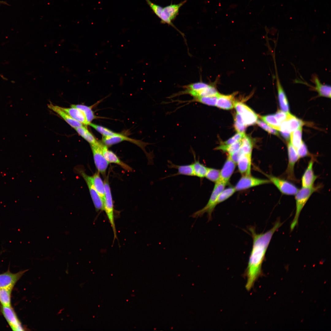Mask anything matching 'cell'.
Here are the masks:
<instances>
[{"instance_id": "obj_1", "label": "cell", "mask_w": 331, "mask_h": 331, "mask_svg": "<svg viewBox=\"0 0 331 331\" xmlns=\"http://www.w3.org/2000/svg\"><path fill=\"white\" fill-rule=\"evenodd\" d=\"M282 224L279 221H277L270 230L260 234L257 233L254 227L249 228L253 243L245 272L247 282L245 287L247 290L251 289L261 275L262 264L272 236Z\"/></svg>"}, {"instance_id": "obj_2", "label": "cell", "mask_w": 331, "mask_h": 331, "mask_svg": "<svg viewBox=\"0 0 331 331\" xmlns=\"http://www.w3.org/2000/svg\"><path fill=\"white\" fill-rule=\"evenodd\" d=\"M154 13L161 20L162 24H167L170 25L179 32L184 38L185 35L180 31L172 23L178 14L179 10L187 2L185 0L177 4H173L163 7L152 2L150 0H145Z\"/></svg>"}, {"instance_id": "obj_3", "label": "cell", "mask_w": 331, "mask_h": 331, "mask_svg": "<svg viewBox=\"0 0 331 331\" xmlns=\"http://www.w3.org/2000/svg\"><path fill=\"white\" fill-rule=\"evenodd\" d=\"M321 186H314L311 188L302 187L298 189L295 194L296 211L294 217L290 225L292 230L298 224L299 218L301 212L312 194L319 189Z\"/></svg>"}, {"instance_id": "obj_4", "label": "cell", "mask_w": 331, "mask_h": 331, "mask_svg": "<svg viewBox=\"0 0 331 331\" xmlns=\"http://www.w3.org/2000/svg\"><path fill=\"white\" fill-rule=\"evenodd\" d=\"M227 184V183L220 180L215 183L206 205L201 209L194 213L192 215V217L194 218H197L201 217L206 213L207 215L208 220H211L212 213L217 205L216 202L218 197Z\"/></svg>"}, {"instance_id": "obj_5", "label": "cell", "mask_w": 331, "mask_h": 331, "mask_svg": "<svg viewBox=\"0 0 331 331\" xmlns=\"http://www.w3.org/2000/svg\"><path fill=\"white\" fill-rule=\"evenodd\" d=\"M105 189V196L104 199V210L105 212L113 231L114 238H117L116 232L114 222L113 204L111 189L108 180L104 181Z\"/></svg>"}, {"instance_id": "obj_6", "label": "cell", "mask_w": 331, "mask_h": 331, "mask_svg": "<svg viewBox=\"0 0 331 331\" xmlns=\"http://www.w3.org/2000/svg\"><path fill=\"white\" fill-rule=\"evenodd\" d=\"M234 107L237 113L241 116L246 126L253 125L257 123L258 120L257 115L245 104L241 102L235 101Z\"/></svg>"}, {"instance_id": "obj_7", "label": "cell", "mask_w": 331, "mask_h": 331, "mask_svg": "<svg viewBox=\"0 0 331 331\" xmlns=\"http://www.w3.org/2000/svg\"><path fill=\"white\" fill-rule=\"evenodd\" d=\"M103 143L98 141L97 143L90 145L94 162L98 171L102 175L105 174L109 163L103 154L102 146Z\"/></svg>"}, {"instance_id": "obj_8", "label": "cell", "mask_w": 331, "mask_h": 331, "mask_svg": "<svg viewBox=\"0 0 331 331\" xmlns=\"http://www.w3.org/2000/svg\"><path fill=\"white\" fill-rule=\"evenodd\" d=\"M266 175L271 183L273 184L283 194L295 195L299 189L295 185L286 180L272 175L267 174Z\"/></svg>"}, {"instance_id": "obj_9", "label": "cell", "mask_w": 331, "mask_h": 331, "mask_svg": "<svg viewBox=\"0 0 331 331\" xmlns=\"http://www.w3.org/2000/svg\"><path fill=\"white\" fill-rule=\"evenodd\" d=\"M80 174L86 181L96 210H104V200L98 194L93 183L92 176L87 174L83 170L79 171Z\"/></svg>"}, {"instance_id": "obj_10", "label": "cell", "mask_w": 331, "mask_h": 331, "mask_svg": "<svg viewBox=\"0 0 331 331\" xmlns=\"http://www.w3.org/2000/svg\"><path fill=\"white\" fill-rule=\"evenodd\" d=\"M271 183L269 180L256 178L250 175H243L240 178L234 188L236 191L245 190L250 188Z\"/></svg>"}, {"instance_id": "obj_11", "label": "cell", "mask_w": 331, "mask_h": 331, "mask_svg": "<svg viewBox=\"0 0 331 331\" xmlns=\"http://www.w3.org/2000/svg\"><path fill=\"white\" fill-rule=\"evenodd\" d=\"M130 142L137 145L145 151L147 156V153L145 151V148L147 143L142 142L139 140H136L129 138L120 133H118L115 135L110 136H103L102 143L108 147L124 141Z\"/></svg>"}, {"instance_id": "obj_12", "label": "cell", "mask_w": 331, "mask_h": 331, "mask_svg": "<svg viewBox=\"0 0 331 331\" xmlns=\"http://www.w3.org/2000/svg\"><path fill=\"white\" fill-rule=\"evenodd\" d=\"M288 163L285 174L288 179L295 181L294 167L296 162L299 159L296 150L290 142L287 144Z\"/></svg>"}, {"instance_id": "obj_13", "label": "cell", "mask_w": 331, "mask_h": 331, "mask_svg": "<svg viewBox=\"0 0 331 331\" xmlns=\"http://www.w3.org/2000/svg\"><path fill=\"white\" fill-rule=\"evenodd\" d=\"M1 311L13 330L15 331L24 330L21 322L11 306H2Z\"/></svg>"}, {"instance_id": "obj_14", "label": "cell", "mask_w": 331, "mask_h": 331, "mask_svg": "<svg viewBox=\"0 0 331 331\" xmlns=\"http://www.w3.org/2000/svg\"><path fill=\"white\" fill-rule=\"evenodd\" d=\"M25 271L12 273L9 271L0 274V288L13 289Z\"/></svg>"}, {"instance_id": "obj_15", "label": "cell", "mask_w": 331, "mask_h": 331, "mask_svg": "<svg viewBox=\"0 0 331 331\" xmlns=\"http://www.w3.org/2000/svg\"><path fill=\"white\" fill-rule=\"evenodd\" d=\"M304 124L302 120L289 113L287 119L281 124L279 131L280 132L290 133L302 127Z\"/></svg>"}, {"instance_id": "obj_16", "label": "cell", "mask_w": 331, "mask_h": 331, "mask_svg": "<svg viewBox=\"0 0 331 331\" xmlns=\"http://www.w3.org/2000/svg\"><path fill=\"white\" fill-rule=\"evenodd\" d=\"M314 162V158L312 157L301 178L302 187L311 188L314 186V183L318 177L313 170Z\"/></svg>"}, {"instance_id": "obj_17", "label": "cell", "mask_w": 331, "mask_h": 331, "mask_svg": "<svg viewBox=\"0 0 331 331\" xmlns=\"http://www.w3.org/2000/svg\"><path fill=\"white\" fill-rule=\"evenodd\" d=\"M276 72V84L278 92L280 106L281 110L286 112H289V105L287 97L280 81L276 65L275 59H274Z\"/></svg>"}, {"instance_id": "obj_18", "label": "cell", "mask_w": 331, "mask_h": 331, "mask_svg": "<svg viewBox=\"0 0 331 331\" xmlns=\"http://www.w3.org/2000/svg\"><path fill=\"white\" fill-rule=\"evenodd\" d=\"M108 147L103 144L102 150L103 154L106 160L109 163L117 164L124 169L128 171H132V168L122 161L113 152L109 150Z\"/></svg>"}, {"instance_id": "obj_19", "label": "cell", "mask_w": 331, "mask_h": 331, "mask_svg": "<svg viewBox=\"0 0 331 331\" xmlns=\"http://www.w3.org/2000/svg\"><path fill=\"white\" fill-rule=\"evenodd\" d=\"M236 164L228 155L223 168L220 170V180L227 184L235 170Z\"/></svg>"}, {"instance_id": "obj_20", "label": "cell", "mask_w": 331, "mask_h": 331, "mask_svg": "<svg viewBox=\"0 0 331 331\" xmlns=\"http://www.w3.org/2000/svg\"><path fill=\"white\" fill-rule=\"evenodd\" d=\"M48 108L63 118L69 125L74 128L83 126L81 123L74 120L67 113L62 110L60 106L55 105L51 103L48 105Z\"/></svg>"}, {"instance_id": "obj_21", "label": "cell", "mask_w": 331, "mask_h": 331, "mask_svg": "<svg viewBox=\"0 0 331 331\" xmlns=\"http://www.w3.org/2000/svg\"><path fill=\"white\" fill-rule=\"evenodd\" d=\"M252 155L242 154L237 162L240 173L243 175H251Z\"/></svg>"}, {"instance_id": "obj_22", "label": "cell", "mask_w": 331, "mask_h": 331, "mask_svg": "<svg viewBox=\"0 0 331 331\" xmlns=\"http://www.w3.org/2000/svg\"><path fill=\"white\" fill-rule=\"evenodd\" d=\"M311 81L315 85L314 89L320 96L331 97V86H330L321 83L318 76L315 74L311 76Z\"/></svg>"}, {"instance_id": "obj_23", "label": "cell", "mask_w": 331, "mask_h": 331, "mask_svg": "<svg viewBox=\"0 0 331 331\" xmlns=\"http://www.w3.org/2000/svg\"><path fill=\"white\" fill-rule=\"evenodd\" d=\"M235 101L234 94L224 95L219 93L215 106L222 109L230 110L234 107Z\"/></svg>"}, {"instance_id": "obj_24", "label": "cell", "mask_w": 331, "mask_h": 331, "mask_svg": "<svg viewBox=\"0 0 331 331\" xmlns=\"http://www.w3.org/2000/svg\"><path fill=\"white\" fill-rule=\"evenodd\" d=\"M60 108L67 113L74 120L81 123L84 125H87L89 124L84 114L79 109L71 107L69 108L61 107H60Z\"/></svg>"}, {"instance_id": "obj_25", "label": "cell", "mask_w": 331, "mask_h": 331, "mask_svg": "<svg viewBox=\"0 0 331 331\" xmlns=\"http://www.w3.org/2000/svg\"><path fill=\"white\" fill-rule=\"evenodd\" d=\"M168 166L169 168H174L177 170V173L171 175L168 177H173L179 175L194 176L192 164L189 165H178L173 164L170 161L168 162Z\"/></svg>"}, {"instance_id": "obj_26", "label": "cell", "mask_w": 331, "mask_h": 331, "mask_svg": "<svg viewBox=\"0 0 331 331\" xmlns=\"http://www.w3.org/2000/svg\"><path fill=\"white\" fill-rule=\"evenodd\" d=\"M192 152L194 158V161L192 163L194 176H196L200 178H203L206 176L208 167L200 163L198 159L196 160L195 154L193 151H192Z\"/></svg>"}, {"instance_id": "obj_27", "label": "cell", "mask_w": 331, "mask_h": 331, "mask_svg": "<svg viewBox=\"0 0 331 331\" xmlns=\"http://www.w3.org/2000/svg\"><path fill=\"white\" fill-rule=\"evenodd\" d=\"M100 173H95L92 176L93 185L98 194L104 199L105 196V189L104 182L100 177Z\"/></svg>"}, {"instance_id": "obj_28", "label": "cell", "mask_w": 331, "mask_h": 331, "mask_svg": "<svg viewBox=\"0 0 331 331\" xmlns=\"http://www.w3.org/2000/svg\"><path fill=\"white\" fill-rule=\"evenodd\" d=\"M74 129L77 133L90 145L97 143L98 142L87 128L84 125Z\"/></svg>"}, {"instance_id": "obj_29", "label": "cell", "mask_w": 331, "mask_h": 331, "mask_svg": "<svg viewBox=\"0 0 331 331\" xmlns=\"http://www.w3.org/2000/svg\"><path fill=\"white\" fill-rule=\"evenodd\" d=\"M13 289L0 288V302L2 306H11V296Z\"/></svg>"}, {"instance_id": "obj_30", "label": "cell", "mask_w": 331, "mask_h": 331, "mask_svg": "<svg viewBox=\"0 0 331 331\" xmlns=\"http://www.w3.org/2000/svg\"><path fill=\"white\" fill-rule=\"evenodd\" d=\"M302 128L300 127L291 132L290 134V143L296 150L300 146L302 141Z\"/></svg>"}, {"instance_id": "obj_31", "label": "cell", "mask_w": 331, "mask_h": 331, "mask_svg": "<svg viewBox=\"0 0 331 331\" xmlns=\"http://www.w3.org/2000/svg\"><path fill=\"white\" fill-rule=\"evenodd\" d=\"M253 143L250 138L245 135L241 140L240 149L243 154L252 155Z\"/></svg>"}, {"instance_id": "obj_32", "label": "cell", "mask_w": 331, "mask_h": 331, "mask_svg": "<svg viewBox=\"0 0 331 331\" xmlns=\"http://www.w3.org/2000/svg\"><path fill=\"white\" fill-rule=\"evenodd\" d=\"M71 107L76 108L81 110L84 114L86 120L89 124L95 118L91 107L80 104L72 105Z\"/></svg>"}, {"instance_id": "obj_33", "label": "cell", "mask_w": 331, "mask_h": 331, "mask_svg": "<svg viewBox=\"0 0 331 331\" xmlns=\"http://www.w3.org/2000/svg\"><path fill=\"white\" fill-rule=\"evenodd\" d=\"M241 144V140L231 144L227 145L222 143L215 149L227 152L228 154H230L239 150Z\"/></svg>"}, {"instance_id": "obj_34", "label": "cell", "mask_w": 331, "mask_h": 331, "mask_svg": "<svg viewBox=\"0 0 331 331\" xmlns=\"http://www.w3.org/2000/svg\"><path fill=\"white\" fill-rule=\"evenodd\" d=\"M219 94L214 96L193 98L189 101L198 102L209 106H215Z\"/></svg>"}, {"instance_id": "obj_35", "label": "cell", "mask_w": 331, "mask_h": 331, "mask_svg": "<svg viewBox=\"0 0 331 331\" xmlns=\"http://www.w3.org/2000/svg\"><path fill=\"white\" fill-rule=\"evenodd\" d=\"M261 118L264 122L269 126L279 131L281 123L277 121L274 114L261 116Z\"/></svg>"}, {"instance_id": "obj_36", "label": "cell", "mask_w": 331, "mask_h": 331, "mask_svg": "<svg viewBox=\"0 0 331 331\" xmlns=\"http://www.w3.org/2000/svg\"><path fill=\"white\" fill-rule=\"evenodd\" d=\"M236 191L234 187H231L224 189L221 192L218 197L216 202L217 205L227 199Z\"/></svg>"}, {"instance_id": "obj_37", "label": "cell", "mask_w": 331, "mask_h": 331, "mask_svg": "<svg viewBox=\"0 0 331 331\" xmlns=\"http://www.w3.org/2000/svg\"><path fill=\"white\" fill-rule=\"evenodd\" d=\"M98 132L101 133L103 136H110L115 135L118 133L115 132L103 126L95 124L90 123L89 125Z\"/></svg>"}, {"instance_id": "obj_38", "label": "cell", "mask_w": 331, "mask_h": 331, "mask_svg": "<svg viewBox=\"0 0 331 331\" xmlns=\"http://www.w3.org/2000/svg\"><path fill=\"white\" fill-rule=\"evenodd\" d=\"M205 177L210 181L215 183L220 180V170L214 168H208Z\"/></svg>"}, {"instance_id": "obj_39", "label": "cell", "mask_w": 331, "mask_h": 331, "mask_svg": "<svg viewBox=\"0 0 331 331\" xmlns=\"http://www.w3.org/2000/svg\"><path fill=\"white\" fill-rule=\"evenodd\" d=\"M257 123L259 127L268 133L277 136L279 135V133L276 130L269 126L263 121L258 120Z\"/></svg>"}, {"instance_id": "obj_40", "label": "cell", "mask_w": 331, "mask_h": 331, "mask_svg": "<svg viewBox=\"0 0 331 331\" xmlns=\"http://www.w3.org/2000/svg\"><path fill=\"white\" fill-rule=\"evenodd\" d=\"M296 150L299 158L306 157L310 154L306 145L303 141Z\"/></svg>"}, {"instance_id": "obj_41", "label": "cell", "mask_w": 331, "mask_h": 331, "mask_svg": "<svg viewBox=\"0 0 331 331\" xmlns=\"http://www.w3.org/2000/svg\"><path fill=\"white\" fill-rule=\"evenodd\" d=\"M245 135V133H238L222 143L225 144H231L241 140Z\"/></svg>"}, {"instance_id": "obj_42", "label": "cell", "mask_w": 331, "mask_h": 331, "mask_svg": "<svg viewBox=\"0 0 331 331\" xmlns=\"http://www.w3.org/2000/svg\"><path fill=\"white\" fill-rule=\"evenodd\" d=\"M289 112H286L282 110H279L274 114L277 121L280 123L285 121L288 117Z\"/></svg>"}, {"instance_id": "obj_43", "label": "cell", "mask_w": 331, "mask_h": 331, "mask_svg": "<svg viewBox=\"0 0 331 331\" xmlns=\"http://www.w3.org/2000/svg\"><path fill=\"white\" fill-rule=\"evenodd\" d=\"M234 127L238 133H245L246 126L244 124H240L234 121Z\"/></svg>"}, {"instance_id": "obj_44", "label": "cell", "mask_w": 331, "mask_h": 331, "mask_svg": "<svg viewBox=\"0 0 331 331\" xmlns=\"http://www.w3.org/2000/svg\"><path fill=\"white\" fill-rule=\"evenodd\" d=\"M242 154L240 148L237 151L230 154H228L236 164L241 155Z\"/></svg>"}]
</instances>
